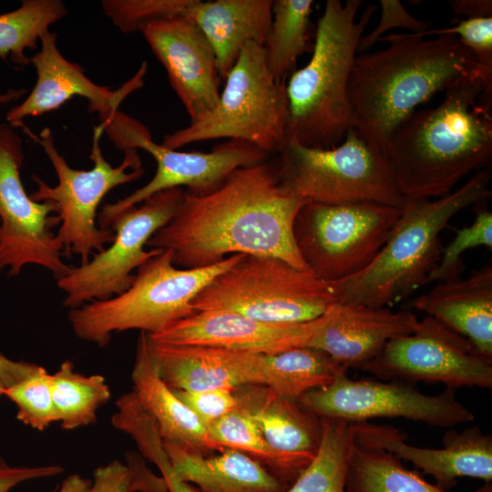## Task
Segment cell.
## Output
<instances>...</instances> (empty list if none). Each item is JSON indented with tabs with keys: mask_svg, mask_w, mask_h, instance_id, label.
I'll use <instances>...</instances> for the list:
<instances>
[{
	"mask_svg": "<svg viewBox=\"0 0 492 492\" xmlns=\"http://www.w3.org/2000/svg\"><path fill=\"white\" fill-rule=\"evenodd\" d=\"M307 201L282 187L276 159H268L234 169L210 191L184 190L174 216L147 246L170 251L173 263L184 269L246 254L279 258L310 272L293 236L296 215Z\"/></svg>",
	"mask_w": 492,
	"mask_h": 492,
	"instance_id": "cell-1",
	"label": "cell"
},
{
	"mask_svg": "<svg viewBox=\"0 0 492 492\" xmlns=\"http://www.w3.org/2000/svg\"><path fill=\"white\" fill-rule=\"evenodd\" d=\"M492 80L476 75L415 111L392 134L384 159L405 199H438L472 171L491 165Z\"/></svg>",
	"mask_w": 492,
	"mask_h": 492,
	"instance_id": "cell-2",
	"label": "cell"
},
{
	"mask_svg": "<svg viewBox=\"0 0 492 492\" xmlns=\"http://www.w3.org/2000/svg\"><path fill=\"white\" fill-rule=\"evenodd\" d=\"M389 46L357 54L348 84L349 128L383 158L388 141L415 108L464 78L483 75L455 35L390 34Z\"/></svg>",
	"mask_w": 492,
	"mask_h": 492,
	"instance_id": "cell-3",
	"label": "cell"
},
{
	"mask_svg": "<svg viewBox=\"0 0 492 492\" xmlns=\"http://www.w3.org/2000/svg\"><path fill=\"white\" fill-rule=\"evenodd\" d=\"M491 165L438 199H405L391 234L372 263L333 286L339 302L391 308L428 283L443 245L440 233L461 210L491 195Z\"/></svg>",
	"mask_w": 492,
	"mask_h": 492,
	"instance_id": "cell-4",
	"label": "cell"
},
{
	"mask_svg": "<svg viewBox=\"0 0 492 492\" xmlns=\"http://www.w3.org/2000/svg\"><path fill=\"white\" fill-rule=\"evenodd\" d=\"M361 0H327L319 17L309 63L286 84L288 143L330 149L349 128L348 84L364 36L377 7L368 5L357 18Z\"/></svg>",
	"mask_w": 492,
	"mask_h": 492,
	"instance_id": "cell-5",
	"label": "cell"
},
{
	"mask_svg": "<svg viewBox=\"0 0 492 492\" xmlns=\"http://www.w3.org/2000/svg\"><path fill=\"white\" fill-rule=\"evenodd\" d=\"M244 254L205 267L177 268L169 250H160L137 270L122 293L70 309L68 321L81 340L107 345L115 333L138 329L156 333L195 312L192 301L219 274Z\"/></svg>",
	"mask_w": 492,
	"mask_h": 492,
	"instance_id": "cell-6",
	"label": "cell"
},
{
	"mask_svg": "<svg viewBox=\"0 0 492 492\" xmlns=\"http://www.w3.org/2000/svg\"><path fill=\"white\" fill-rule=\"evenodd\" d=\"M216 107L198 121L164 136L163 147L218 138L242 140L277 155L288 143L286 83L277 82L267 66L264 46L250 42L226 76Z\"/></svg>",
	"mask_w": 492,
	"mask_h": 492,
	"instance_id": "cell-7",
	"label": "cell"
},
{
	"mask_svg": "<svg viewBox=\"0 0 492 492\" xmlns=\"http://www.w3.org/2000/svg\"><path fill=\"white\" fill-rule=\"evenodd\" d=\"M338 302L332 282L274 257L244 254L192 301L195 312L231 311L266 323L313 321Z\"/></svg>",
	"mask_w": 492,
	"mask_h": 492,
	"instance_id": "cell-8",
	"label": "cell"
},
{
	"mask_svg": "<svg viewBox=\"0 0 492 492\" xmlns=\"http://www.w3.org/2000/svg\"><path fill=\"white\" fill-rule=\"evenodd\" d=\"M22 129L42 147L58 179L57 185L52 187L38 176L32 175L37 190L29 195L36 201H49L56 206L60 227L56 235L64 251L79 255L81 264L86 263L94 251H102L105 244L111 243L115 237L112 230L97 226V210L101 200L114 188L137 180L144 173L137 149L125 150L122 163L112 167L101 151L104 127L99 123L93 132L90 155L93 168L76 169L58 152L49 128H45L39 135L34 134L26 125Z\"/></svg>",
	"mask_w": 492,
	"mask_h": 492,
	"instance_id": "cell-9",
	"label": "cell"
},
{
	"mask_svg": "<svg viewBox=\"0 0 492 492\" xmlns=\"http://www.w3.org/2000/svg\"><path fill=\"white\" fill-rule=\"evenodd\" d=\"M282 187L300 198L323 204L374 202L403 208L384 159L354 128L330 149L289 142L275 155Z\"/></svg>",
	"mask_w": 492,
	"mask_h": 492,
	"instance_id": "cell-10",
	"label": "cell"
},
{
	"mask_svg": "<svg viewBox=\"0 0 492 492\" xmlns=\"http://www.w3.org/2000/svg\"><path fill=\"white\" fill-rule=\"evenodd\" d=\"M402 208L374 202L323 204L308 200L293 236L308 270L333 282L368 267L388 240Z\"/></svg>",
	"mask_w": 492,
	"mask_h": 492,
	"instance_id": "cell-11",
	"label": "cell"
},
{
	"mask_svg": "<svg viewBox=\"0 0 492 492\" xmlns=\"http://www.w3.org/2000/svg\"><path fill=\"white\" fill-rule=\"evenodd\" d=\"M100 124L118 149H144L157 163L156 173L146 185L124 199L103 206L97 218L103 230H111L120 213L159 191L183 186L193 192L210 191L234 169L262 162L270 157L256 146L237 139L214 145L210 152L170 149L155 143L142 123L118 110L100 120Z\"/></svg>",
	"mask_w": 492,
	"mask_h": 492,
	"instance_id": "cell-12",
	"label": "cell"
},
{
	"mask_svg": "<svg viewBox=\"0 0 492 492\" xmlns=\"http://www.w3.org/2000/svg\"><path fill=\"white\" fill-rule=\"evenodd\" d=\"M183 194L181 187L168 189L120 213L111 227L115 237L110 245L57 280L66 293L63 305L77 309L125 292L134 280L132 272L159 252V249L146 251L145 246L174 216Z\"/></svg>",
	"mask_w": 492,
	"mask_h": 492,
	"instance_id": "cell-13",
	"label": "cell"
},
{
	"mask_svg": "<svg viewBox=\"0 0 492 492\" xmlns=\"http://www.w3.org/2000/svg\"><path fill=\"white\" fill-rule=\"evenodd\" d=\"M456 392L446 387L438 395H427L415 384L375 377L354 380L344 373L331 384L308 391L297 402L317 416L350 423L402 417L449 429L475 419L474 414L456 399Z\"/></svg>",
	"mask_w": 492,
	"mask_h": 492,
	"instance_id": "cell-14",
	"label": "cell"
},
{
	"mask_svg": "<svg viewBox=\"0 0 492 492\" xmlns=\"http://www.w3.org/2000/svg\"><path fill=\"white\" fill-rule=\"evenodd\" d=\"M361 369L383 381L441 383L456 390L492 387V357L428 315L411 333L388 341Z\"/></svg>",
	"mask_w": 492,
	"mask_h": 492,
	"instance_id": "cell-15",
	"label": "cell"
},
{
	"mask_svg": "<svg viewBox=\"0 0 492 492\" xmlns=\"http://www.w3.org/2000/svg\"><path fill=\"white\" fill-rule=\"evenodd\" d=\"M22 139L14 128L0 123V271L11 276L36 264L58 280L70 270L62 260L63 245L52 229L60 224L56 206L34 200L20 177Z\"/></svg>",
	"mask_w": 492,
	"mask_h": 492,
	"instance_id": "cell-16",
	"label": "cell"
},
{
	"mask_svg": "<svg viewBox=\"0 0 492 492\" xmlns=\"http://www.w3.org/2000/svg\"><path fill=\"white\" fill-rule=\"evenodd\" d=\"M139 32L165 67L190 122L209 114L220 99V76L215 53L199 26L179 16L148 22Z\"/></svg>",
	"mask_w": 492,
	"mask_h": 492,
	"instance_id": "cell-17",
	"label": "cell"
},
{
	"mask_svg": "<svg viewBox=\"0 0 492 492\" xmlns=\"http://www.w3.org/2000/svg\"><path fill=\"white\" fill-rule=\"evenodd\" d=\"M40 50L30 57L36 71L35 87L18 106L6 114L8 125L22 128L27 117H38L56 110L74 97L88 101V109L97 113L100 120L118 110L121 102L144 85L147 63L144 61L137 73L120 88L100 86L89 79L77 63L67 60L57 46V35L46 31L40 37Z\"/></svg>",
	"mask_w": 492,
	"mask_h": 492,
	"instance_id": "cell-18",
	"label": "cell"
},
{
	"mask_svg": "<svg viewBox=\"0 0 492 492\" xmlns=\"http://www.w3.org/2000/svg\"><path fill=\"white\" fill-rule=\"evenodd\" d=\"M356 440L381 447L400 459L409 461L449 490L458 477L492 481V436L477 425L462 431L449 428L443 436L442 448L419 447L407 444V435L388 425L367 421L351 423Z\"/></svg>",
	"mask_w": 492,
	"mask_h": 492,
	"instance_id": "cell-19",
	"label": "cell"
},
{
	"mask_svg": "<svg viewBox=\"0 0 492 492\" xmlns=\"http://www.w3.org/2000/svg\"><path fill=\"white\" fill-rule=\"evenodd\" d=\"M317 318L301 323H266L226 310L200 311L172 323L153 341L177 345H207L260 354L306 347Z\"/></svg>",
	"mask_w": 492,
	"mask_h": 492,
	"instance_id": "cell-20",
	"label": "cell"
},
{
	"mask_svg": "<svg viewBox=\"0 0 492 492\" xmlns=\"http://www.w3.org/2000/svg\"><path fill=\"white\" fill-rule=\"evenodd\" d=\"M418 321L408 309L392 311L338 302L317 318L306 347L325 352L347 369H361L388 341L411 333Z\"/></svg>",
	"mask_w": 492,
	"mask_h": 492,
	"instance_id": "cell-21",
	"label": "cell"
},
{
	"mask_svg": "<svg viewBox=\"0 0 492 492\" xmlns=\"http://www.w3.org/2000/svg\"><path fill=\"white\" fill-rule=\"evenodd\" d=\"M149 350L161 380L172 390L208 391L263 384L261 355L207 345H177L153 341Z\"/></svg>",
	"mask_w": 492,
	"mask_h": 492,
	"instance_id": "cell-22",
	"label": "cell"
},
{
	"mask_svg": "<svg viewBox=\"0 0 492 492\" xmlns=\"http://www.w3.org/2000/svg\"><path fill=\"white\" fill-rule=\"evenodd\" d=\"M238 402L255 419L263 438L288 465L293 481L314 458L322 439V417L263 384L235 389Z\"/></svg>",
	"mask_w": 492,
	"mask_h": 492,
	"instance_id": "cell-23",
	"label": "cell"
},
{
	"mask_svg": "<svg viewBox=\"0 0 492 492\" xmlns=\"http://www.w3.org/2000/svg\"><path fill=\"white\" fill-rule=\"evenodd\" d=\"M410 308L425 313L492 357V267L487 263L467 277L436 282L415 298Z\"/></svg>",
	"mask_w": 492,
	"mask_h": 492,
	"instance_id": "cell-24",
	"label": "cell"
},
{
	"mask_svg": "<svg viewBox=\"0 0 492 492\" xmlns=\"http://www.w3.org/2000/svg\"><path fill=\"white\" fill-rule=\"evenodd\" d=\"M272 0H195L185 18L199 26L216 56L220 77H226L250 42L264 46L272 19Z\"/></svg>",
	"mask_w": 492,
	"mask_h": 492,
	"instance_id": "cell-25",
	"label": "cell"
},
{
	"mask_svg": "<svg viewBox=\"0 0 492 492\" xmlns=\"http://www.w3.org/2000/svg\"><path fill=\"white\" fill-rule=\"evenodd\" d=\"M133 392L156 421L164 441L205 456L217 450L207 426L161 380L151 359L148 333L140 332L131 373Z\"/></svg>",
	"mask_w": 492,
	"mask_h": 492,
	"instance_id": "cell-26",
	"label": "cell"
},
{
	"mask_svg": "<svg viewBox=\"0 0 492 492\" xmlns=\"http://www.w3.org/2000/svg\"><path fill=\"white\" fill-rule=\"evenodd\" d=\"M164 446L178 477L199 492H285L291 485L239 450L209 457L166 441Z\"/></svg>",
	"mask_w": 492,
	"mask_h": 492,
	"instance_id": "cell-27",
	"label": "cell"
},
{
	"mask_svg": "<svg viewBox=\"0 0 492 492\" xmlns=\"http://www.w3.org/2000/svg\"><path fill=\"white\" fill-rule=\"evenodd\" d=\"M353 435V434H352ZM344 492H450L406 468L395 455L352 438Z\"/></svg>",
	"mask_w": 492,
	"mask_h": 492,
	"instance_id": "cell-28",
	"label": "cell"
},
{
	"mask_svg": "<svg viewBox=\"0 0 492 492\" xmlns=\"http://www.w3.org/2000/svg\"><path fill=\"white\" fill-rule=\"evenodd\" d=\"M261 366L264 385L278 396L296 402L308 391L331 384L348 370L325 352L312 347L261 354Z\"/></svg>",
	"mask_w": 492,
	"mask_h": 492,
	"instance_id": "cell-29",
	"label": "cell"
},
{
	"mask_svg": "<svg viewBox=\"0 0 492 492\" xmlns=\"http://www.w3.org/2000/svg\"><path fill=\"white\" fill-rule=\"evenodd\" d=\"M313 0H275L271 29L264 46L269 70L279 83L294 71L299 56L313 50L310 15Z\"/></svg>",
	"mask_w": 492,
	"mask_h": 492,
	"instance_id": "cell-30",
	"label": "cell"
},
{
	"mask_svg": "<svg viewBox=\"0 0 492 492\" xmlns=\"http://www.w3.org/2000/svg\"><path fill=\"white\" fill-rule=\"evenodd\" d=\"M322 429L314 458L285 492H344L353 438L351 423L322 417Z\"/></svg>",
	"mask_w": 492,
	"mask_h": 492,
	"instance_id": "cell-31",
	"label": "cell"
},
{
	"mask_svg": "<svg viewBox=\"0 0 492 492\" xmlns=\"http://www.w3.org/2000/svg\"><path fill=\"white\" fill-rule=\"evenodd\" d=\"M51 393L58 422L65 430L94 424L97 411L110 398L104 376L76 372L69 360L51 374Z\"/></svg>",
	"mask_w": 492,
	"mask_h": 492,
	"instance_id": "cell-32",
	"label": "cell"
},
{
	"mask_svg": "<svg viewBox=\"0 0 492 492\" xmlns=\"http://www.w3.org/2000/svg\"><path fill=\"white\" fill-rule=\"evenodd\" d=\"M67 15L60 0H23L17 9L0 15V58L28 66L26 51L36 49L49 26Z\"/></svg>",
	"mask_w": 492,
	"mask_h": 492,
	"instance_id": "cell-33",
	"label": "cell"
},
{
	"mask_svg": "<svg viewBox=\"0 0 492 492\" xmlns=\"http://www.w3.org/2000/svg\"><path fill=\"white\" fill-rule=\"evenodd\" d=\"M208 434L217 450L241 451L267 465L281 479L293 482L285 460L268 445L250 411L239 402L233 410L208 426Z\"/></svg>",
	"mask_w": 492,
	"mask_h": 492,
	"instance_id": "cell-34",
	"label": "cell"
},
{
	"mask_svg": "<svg viewBox=\"0 0 492 492\" xmlns=\"http://www.w3.org/2000/svg\"><path fill=\"white\" fill-rule=\"evenodd\" d=\"M17 407L16 417L34 429L42 431L58 422L51 393V374L41 365L15 384L0 391Z\"/></svg>",
	"mask_w": 492,
	"mask_h": 492,
	"instance_id": "cell-35",
	"label": "cell"
},
{
	"mask_svg": "<svg viewBox=\"0 0 492 492\" xmlns=\"http://www.w3.org/2000/svg\"><path fill=\"white\" fill-rule=\"evenodd\" d=\"M195 0H104L102 9L124 34L139 31L148 22L185 16Z\"/></svg>",
	"mask_w": 492,
	"mask_h": 492,
	"instance_id": "cell-36",
	"label": "cell"
},
{
	"mask_svg": "<svg viewBox=\"0 0 492 492\" xmlns=\"http://www.w3.org/2000/svg\"><path fill=\"white\" fill-rule=\"evenodd\" d=\"M477 247L492 248V213L488 210H480L470 225L458 229L450 243L443 247L428 283L461 276L466 268L463 253Z\"/></svg>",
	"mask_w": 492,
	"mask_h": 492,
	"instance_id": "cell-37",
	"label": "cell"
},
{
	"mask_svg": "<svg viewBox=\"0 0 492 492\" xmlns=\"http://www.w3.org/2000/svg\"><path fill=\"white\" fill-rule=\"evenodd\" d=\"M414 34V33H413ZM419 37L455 35L474 55L480 68L492 77V16L466 18L455 26L414 34Z\"/></svg>",
	"mask_w": 492,
	"mask_h": 492,
	"instance_id": "cell-38",
	"label": "cell"
},
{
	"mask_svg": "<svg viewBox=\"0 0 492 492\" xmlns=\"http://www.w3.org/2000/svg\"><path fill=\"white\" fill-rule=\"evenodd\" d=\"M172 391L207 428L213 422L233 410L238 404L235 389L219 388L199 392Z\"/></svg>",
	"mask_w": 492,
	"mask_h": 492,
	"instance_id": "cell-39",
	"label": "cell"
},
{
	"mask_svg": "<svg viewBox=\"0 0 492 492\" xmlns=\"http://www.w3.org/2000/svg\"><path fill=\"white\" fill-rule=\"evenodd\" d=\"M381 18L375 28L360 39L357 54L367 52L378 42L382 35L392 28H405L411 33H423L430 29L429 21L419 20L411 15L398 0H381Z\"/></svg>",
	"mask_w": 492,
	"mask_h": 492,
	"instance_id": "cell-40",
	"label": "cell"
},
{
	"mask_svg": "<svg viewBox=\"0 0 492 492\" xmlns=\"http://www.w3.org/2000/svg\"><path fill=\"white\" fill-rule=\"evenodd\" d=\"M133 473L128 465L114 460L95 469L88 492H134Z\"/></svg>",
	"mask_w": 492,
	"mask_h": 492,
	"instance_id": "cell-41",
	"label": "cell"
},
{
	"mask_svg": "<svg viewBox=\"0 0 492 492\" xmlns=\"http://www.w3.org/2000/svg\"><path fill=\"white\" fill-rule=\"evenodd\" d=\"M63 471L64 468L58 465L11 466L0 457V492H9L23 482L57 476Z\"/></svg>",
	"mask_w": 492,
	"mask_h": 492,
	"instance_id": "cell-42",
	"label": "cell"
},
{
	"mask_svg": "<svg viewBox=\"0 0 492 492\" xmlns=\"http://www.w3.org/2000/svg\"><path fill=\"white\" fill-rule=\"evenodd\" d=\"M130 457V466L136 491L140 492H169L165 479L158 477L145 466L143 460L136 454Z\"/></svg>",
	"mask_w": 492,
	"mask_h": 492,
	"instance_id": "cell-43",
	"label": "cell"
},
{
	"mask_svg": "<svg viewBox=\"0 0 492 492\" xmlns=\"http://www.w3.org/2000/svg\"><path fill=\"white\" fill-rule=\"evenodd\" d=\"M38 364L13 361L0 353V391L8 388L35 373Z\"/></svg>",
	"mask_w": 492,
	"mask_h": 492,
	"instance_id": "cell-44",
	"label": "cell"
},
{
	"mask_svg": "<svg viewBox=\"0 0 492 492\" xmlns=\"http://www.w3.org/2000/svg\"><path fill=\"white\" fill-rule=\"evenodd\" d=\"M160 470L169 492H199L193 487L181 480L174 471L167 452L159 454L152 461Z\"/></svg>",
	"mask_w": 492,
	"mask_h": 492,
	"instance_id": "cell-45",
	"label": "cell"
},
{
	"mask_svg": "<svg viewBox=\"0 0 492 492\" xmlns=\"http://www.w3.org/2000/svg\"><path fill=\"white\" fill-rule=\"evenodd\" d=\"M449 5L453 14L466 18L492 16L491 0H451Z\"/></svg>",
	"mask_w": 492,
	"mask_h": 492,
	"instance_id": "cell-46",
	"label": "cell"
},
{
	"mask_svg": "<svg viewBox=\"0 0 492 492\" xmlns=\"http://www.w3.org/2000/svg\"><path fill=\"white\" fill-rule=\"evenodd\" d=\"M90 487V480L78 474H72L62 482L56 492H88Z\"/></svg>",
	"mask_w": 492,
	"mask_h": 492,
	"instance_id": "cell-47",
	"label": "cell"
},
{
	"mask_svg": "<svg viewBox=\"0 0 492 492\" xmlns=\"http://www.w3.org/2000/svg\"><path fill=\"white\" fill-rule=\"evenodd\" d=\"M26 89H8L6 92L0 94V105L8 104L15 101L26 94Z\"/></svg>",
	"mask_w": 492,
	"mask_h": 492,
	"instance_id": "cell-48",
	"label": "cell"
},
{
	"mask_svg": "<svg viewBox=\"0 0 492 492\" xmlns=\"http://www.w3.org/2000/svg\"><path fill=\"white\" fill-rule=\"evenodd\" d=\"M474 492H492V483L491 482H484L483 485H481Z\"/></svg>",
	"mask_w": 492,
	"mask_h": 492,
	"instance_id": "cell-49",
	"label": "cell"
}]
</instances>
